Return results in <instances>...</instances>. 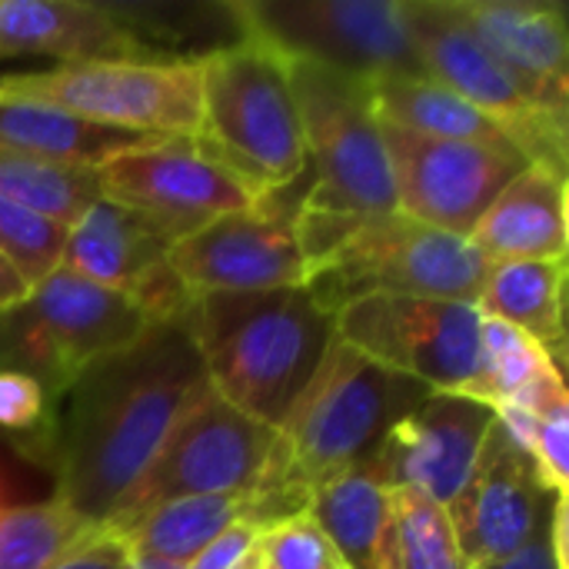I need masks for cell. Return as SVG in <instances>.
<instances>
[{
	"mask_svg": "<svg viewBox=\"0 0 569 569\" xmlns=\"http://www.w3.org/2000/svg\"><path fill=\"white\" fill-rule=\"evenodd\" d=\"M433 390L333 337L317 373L277 430L270 460L250 490L260 530L303 513L310 490L367 463L383 437Z\"/></svg>",
	"mask_w": 569,
	"mask_h": 569,
	"instance_id": "cell-2",
	"label": "cell"
},
{
	"mask_svg": "<svg viewBox=\"0 0 569 569\" xmlns=\"http://www.w3.org/2000/svg\"><path fill=\"white\" fill-rule=\"evenodd\" d=\"M403 27L423 73L497 120L527 163L567 177V127L547 117L467 30L453 0H400Z\"/></svg>",
	"mask_w": 569,
	"mask_h": 569,
	"instance_id": "cell-11",
	"label": "cell"
},
{
	"mask_svg": "<svg viewBox=\"0 0 569 569\" xmlns=\"http://www.w3.org/2000/svg\"><path fill=\"white\" fill-rule=\"evenodd\" d=\"M187 327L207 383L257 423L280 430L333 343V317L303 287L200 293Z\"/></svg>",
	"mask_w": 569,
	"mask_h": 569,
	"instance_id": "cell-3",
	"label": "cell"
},
{
	"mask_svg": "<svg viewBox=\"0 0 569 569\" xmlns=\"http://www.w3.org/2000/svg\"><path fill=\"white\" fill-rule=\"evenodd\" d=\"M157 140L167 137H147V133L93 123L87 117H77L70 110L40 100L0 97V147L23 150L53 163L97 170L110 157Z\"/></svg>",
	"mask_w": 569,
	"mask_h": 569,
	"instance_id": "cell-23",
	"label": "cell"
},
{
	"mask_svg": "<svg viewBox=\"0 0 569 569\" xmlns=\"http://www.w3.org/2000/svg\"><path fill=\"white\" fill-rule=\"evenodd\" d=\"M60 267L127 297L150 320H183L190 313L193 297L170 267V243L103 197L67 230Z\"/></svg>",
	"mask_w": 569,
	"mask_h": 569,
	"instance_id": "cell-17",
	"label": "cell"
},
{
	"mask_svg": "<svg viewBox=\"0 0 569 569\" xmlns=\"http://www.w3.org/2000/svg\"><path fill=\"white\" fill-rule=\"evenodd\" d=\"M257 540H260V527L240 523L223 537H217L207 550H200L183 569H243V563L257 553Z\"/></svg>",
	"mask_w": 569,
	"mask_h": 569,
	"instance_id": "cell-35",
	"label": "cell"
},
{
	"mask_svg": "<svg viewBox=\"0 0 569 569\" xmlns=\"http://www.w3.org/2000/svg\"><path fill=\"white\" fill-rule=\"evenodd\" d=\"M567 513H569L567 493H557V497H553V510H550V523H547V543H550V553H553V560H557V567L560 569H569Z\"/></svg>",
	"mask_w": 569,
	"mask_h": 569,
	"instance_id": "cell-37",
	"label": "cell"
},
{
	"mask_svg": "<svg viewBox=\"0 0 569 569\" xmlns=\"http://www.w3.org/2000/svg\"><path fill=\"white\" fill-rule=\"evenodd\" d=\"M473 303L430 297H367L333 313V333L363 357L440 393H470L480 353Z\"/></svg>",
	"mask_w": 569,
	"mask_h": 569,
	"instance_id": "cell-12",
	"label": "cell"
},
{
	"mask_svg": "<svg viewBox=\"0 0 569 569\" xmlns=\"http://www.w3.org/2000/svg\"><path fill=\"white\" fill-rule=\"evenodd\" d=\"M500 427L533 460L543 483L553 493H567L569 483V393L560 370L540 377L517 400L497 407Z\"/></svg>",
	"mask_w": 569,
	"mask_h": 569,
	"instance_id": "cell-27",
	"label": "cell"
},
{
	"mask_svg": "<svg viewBox=\"0 0 569 569\" xmlns=\"http://www.w3.org/2000/svg\"><path fill=\"white\" fill-rule=\"evenodd\" d=\"M0 197L70 230L100 200V183L87 167L0 147Z\"/></svg>",
	"mask_w": 569,
	"mask_h": 569,
	"instance_id": "cell-29",
	"label": "cell"
},
{
	"mask_svg": "<svg viewBox=\"0 0 569 569\" xmlns=\"http://www.w3.org/2000/svg\"><path fill=\"white\" fill-rule=\"evenodd\" d=\"M243 569H267V567H263V563L257 560V553H253V557H250V560L243 563Z\"/></svg>",
	"mask_w": 569,
	"mask_h": 569,
	"instance_id": "cell-41",
	"label": "cell"
},
{
	"mask_svg": "<svg viewBox=\"0 0 569 569\" xmlns=\"http://www.w3.org/2000/svg\"><path fill=\"white\" fill-rule=\"evenodd\" d=\"M373 117L387 127L420 133V137H437V140H457V143H477L490 150H507L520 153L510 133L490 120L483 110L467 103L460 93L450 87L430 80V77H383L367 83ZM523 157V153H520ZM527 160V157H523Z\"/></svg>",
	"mask_w": 569,
	"mask_h": 569,
	"instance_id": "cell-24",
	"label": "cell"
},
{
	"mask_svg": "<svg viewBox=\"0 0 569 569\" xmlns=\"http://www.w3.org/2000/svg\"><path fill=\"white\" fill-rule=\"evenodd\" d=\"M100 197L140 217L170 247L257 197L213 163L193 137H167L110 157L97 170Z\"/></svg>",
	"mask_w": 569,
	"mask_h": 569,
	"instance_id": "cell-13",
	"label": "cell"
},
{
	"mask_svg": "<svg viewBox=\"0 0 569 569\" xmlns=\"http://www.w3.org/2000/svg\"><path fill=\"white\" fill-rule=\"evenodd\" d=\"M490 569H560L553 553H550V543H547V533L533 543H527L523 550H517L513 557H507L503 563Z\"/></svg>",
	"mask_w": 569,
	"mask_h": 569,
	"instance_id": "cell-38",
	"label": "cell"
},
{
	"mask_svg": "<svg viewBox=\"0 0 569 569\" xmlns=\"http://www.w3.org/2000/svg\"><path fill=\"white\" fill-rule=\"evenodd\" d=\"M567 260H497L487 267L477 313L500 320L530 337L550 363L567 370V327H563Z\"/></svg>",
	"mask_w": 569,
	"mask_h": 569,
	"instance_id": "cell-22",
	"label": "cell"
},
{
	"mask_svg": "<svg viewBox=\"0 0 569 569\" xmlns=\"http://www.w3.org/2000/svg\"><path fill=\"white\" fill-rule=\"evenodd\" d=\"M63 247L67 227L0 197V257L20 273L27 287H37L60 267Z\"/></svg>",
	"mask_w": 569,
	"mask_h": 569,
	"instance_id": "cell-33",
	"label": "cell"
},
{
	"mask_svg": "<svg viewBox=\"0 0 569 569\" xmlns=\"http://www.w3.org/2000/svg\"><path fill=\"white\" fill-rule=\"evenodd\" d=\"M387 507L390 490L367 463L323 480L307 500V513L320 523L340 563L350 569H373Z\"/></svg>",
	"mask_w": 569,
	"mask_h": 569,
	"instance_id": "cell-25",
	"label": "cell"
},
{
	"mask_svg": "<svg viewBox=\"0 0 569 569\" xmlns=\"http://www.w3.org/2000/svg\"><path fill=\"white\" fill-rule=\"evenodd\" d=\"M277 430L257 423L203 383L183 407L140 480L120 497L103 530L123 537L167 500L250 493L270 460Z\"/></svg>",
	"mask_w": 569,
	"mask_h": 569,
	"instance_id": "cell-8",
	"label": "cell"
},
{
	"mask_svg": "<svg viewBox=\"0 0 569 569\" xmlns=\"http://www.w3.org/2000/svg\"><path fill=\"white\" fill-rule=\"evenodd\" d=\"M150 323L127 297L57 267L0 310V370L37 380L60 403L93 363L130 347Z\"/></svg>",
	"mask_w": 569,
	"mask_h": 569,
	"instance_id": "cell-7",
	"label": "cell"
},
{
	"mask_svg": "<svg viewBox=\"0 0 569 569\" xmlns=\"http://www.w3.org/2000/svg\"><path fill=\"white\" fill-rule=\"evenodd\" d=\"M373 569H470L447 507L417 490H390Z\"/></svg>",
	"mask_w": 569,
	"mask_h": 569,
	"instance_id": "cell-28",
	"label": "cell"
},
{
	"mask_svg": "<svg viewBox=\"0 0 569 569\" xmlns=\"http://www.w3.org/2000/svg\"><path fill=\"white\" fill-rule=\"evenodd\" d=\"M203 57L90 60L0 77V97L40 100L93 123L147 133L197 137Z\"/></svg>",
	"mask_w": 569,
	"mask_h": 569,
	"instance_id": "cell-9",
	"label": "cell"
},
{
	"mask_svg": "<svg viewBox=\"0 0 569 569\" xmlns=\"http://www.w3.org/2000/svg\"><path fill=\"white\" fill-rule=\"evenodd\" d=\"M103 527L57 500L0 503V569H47L90 543Z\"/></svg>",
	"mask_w": 569,
	"mask_h": 569,
	"instance_id": "cell-30",
	"label": "cell"
},
{
	"mask_svg": "<svg viewBox=\"0 0 569 569\" xmlns=\"http://www.w3.org/2000/svg\"><path fill=\"white\" fill-rule=\"evenodd\" d=\"M203 383L187 317L153 320L130 347L93 363L60 400L47 467L53 500L103 527Z\"/></svg>",
	"mask_w": 569,
	"mask_h": 569,
	"instance_id": "cell-1",
	"label": "cell"
},
{
	"mask_svg": "<svg viewBox=\"0 0 569 569\" xmlns=\"http://www.w3.org/2000/svg\"><path fill=\"white\" fill-rule=\"evenodd\" d=\"M287 67L313 173L300 213L340 220L397 213L390 160L367 80L310 60H287Z\"/></svg>",
	"mask_w": 569,
	"mask_h": 569,
	"instance_id": "cell-6",
	"label": "cell"
},
{
	"mask_svg": "<svg viewBox=\"0 0 569 569\" xmlns=\"http://www.w3.org/2000/svg\"><path fill=\"white\" fill-rule=\"evenodd\" d=\"M553 490L533 460L500 427H490L463 490L447 507L453 537L470 569H490L540 540L550 523Z\"/></svg>",
	"mask_w": 569,
	"mask_h": 569,
	"instance_id": "cell-16",
	"label": "cell"
},
{
	"mask_svg": "<svg viewBox=\"0 0 569 569\" xmlns=\"http://www.w3.org/2000/svg\"><path fill=\"white\" fill-rule=\"evenodd\" d=\"M193 143L257 200L300 180L310 163L287 57L250 37L203 53Z\"/></svg>",
	"mask_w": 569,
	"mask_h": 569,
	"instance_id": "cell-5",
	"label": "cell"
},
{
	"mask_svg": "<svg viewBox=\"0 0 569 569\" xmlns=\"http://www.w3.org/2000/svg\"><path fill=\"white\" fill-rule=\"evenodd\" d=\"M240 523H253L250 493L183 497V500H167L150 513H143L137 527L123 533V543L130 550H143L187 567L200 550H207L217 537H223Z\"/></svg>",
	"mask_w": 569,
	"mask_h": 569,
	"instance_id": "cell-26",
	"label": "cell"
},
{
	"mask_svg": "<svg viewBox=\"0 0 569 569\" xmlns=\"http://www.w3.org/2000/svg\"><path fill=\"white\" fill-rule=\"evenodd\" d=\"M493 423V407L467 393L433 390L383 437L367 467L387 490H417L433 503L450 507L463 490Z\"/></svg>",
	"mask_w": 569,
	"mask_h": 569,
	"instance_id": "cell-18",
	"label": "cell"
},
{
	"mask_svg": "<svg viewBox=\"0 0 569 569\" xmlns=\"http://www.w3.org/2000/svg\"><path fill=\"white\" fill-rule=\"evenodd\" d=\"M297 237L307 257L303 290L330 317L367 297L477 303L490 267L467 237L417 223L400 210L367 220L297 213Z\"/></svg>",
	"mask_w": 569,
	"mask_h": 569,
	"instance_id": "cell-4",
	"label": "cell"
},
{
	"mask_svg": "<svg viewBox=\"0 0 569 569\" xmlns=\"http://www.w3.org/2000/svg\"><path fill=\"white\" fill-rule=\"evenodd\" d=\"M453 10L517 87L567 127L569 27L563 7L547 0H453Z\"/></svg>",
	"mask_w": 569,
	"mask_h": 569,
	"instance_id": "cell-19",
	"label": "cell"
},
{
	"mask_svg": "<svg viewBox=\"0 0 569 569\" xmlns=\"http://www.w3.org/2000/svg\"><path fill=\"white\" fill-rule=\"evenodd\" d=\"M127 563V543L123 537L100 530L90 543H83L80 550L67 553L63 560H57L47 569H123Z\"/></svg>",
	"mask_w": 569,
	"mask_h": 569,
	"instance_id": "cell-36",
	"label": "cell"
},
{
	"mask_svg": "<svg viewBox=\"0 0 569 569\" xmlns=\"http://www.w3.org/2000/svg\"><path fill=\"white\" fill-rule=\"evenodd\" d=\"M27 290H30V287L20 280V273L0 257V310L10 307V303H17L20 297H27Z\"/></svg>",
	"mask_w": 569,
	"mask_h": 569,
	"instance_id": "cell-39",
	"label": "cell"
},
{
	"mask_svg": "<svg viewBox=\"0 0 569 569\" xmlns=\"http://www.w3.org/2000/svg\"><path fill=\"white\" fill-rule=\"evenodd\" d=\"M60 403L30 377L0 370V433L40 467H50Z\"/></svg>",
	"mask_w": 569,
	"mask_h": 569,
	"instance_id": "cell-32",
	"label": "cell"
},
{
	"mask_svg": "<svg viewBox=\"0 0 569 569\" xmlns=\"http://www.w3.org/2000/svg\"><path fill=\"white\" fill-rule=\"evenodd\" d=\"M170 267L190 297L303 287L307 257L297 237V213L273 200L223 213L173 243Z\"/></svg>",
	"mask_w": 569,
	"mask_h": 569,
	"instance_id": "cell-15",
	"label": "cell"
},
{
	"mask_svg": "<svg viewBox=\"0 0 569 569\" xmlns=\"http://www.w3.org/2000/svg\"><path fill=\"white\" fill-rule=\"evenodd\" d=\"M123 569H183V563H173V560H163V557H153V553H143V550H130L127 547V563Z\"/></svg>",
	"mask_w": 569,
	"mask_h": 569,
	"instance_id": "cell-40",
	"label": "cell"
},
{
	"mask_svg": "<svg viewBox=\"0 0 569 569\" xmlns=\"http://www.w3.org/2000/svg\"><path fill=\"white\" fill-rule=\"evenodd\" d=\"M333 569H350V567H347V563H337V567H333Z\"/></svg>",
	"mask_w": 569,
	"mask_h": 569,
	"instance_id": "cell-42",
	"label": "cell"
},
{
	"mask_svg": "<svg viewBox=\"0 0 569 569\" xmlns=\"http://www.w3.org/2000/svg\"><path fill=\"white\" fill-rule=\"evenodd\" d=\"M257 560L267 569H333L340 563L333 543L307 510L260 530Z\"/></svg>",
	"mask_w": 569,
	"mask_h": 569,
	"instance_id": "cell-34",
	"label": "cell"
},
{
	"mask_svg": "<svg viewBox=\"0 0 569 569\" xmlns=\"http://www.w3.org/2000/svg\"><path fill=\"white\" fill-rule=\"evenodd\" d=\"M237 33L287 60H310L357 80L427 77L403 27L400 0H237Z\"/></svg>",
	"mask_w": 569,
	"mask_h": 569,
	"instance_id": "cell-10",
	"label": "cell"
},
{
	"mask_svg": "<svg viewBox=\"0 0 569 569\" xmlns=\"http://www.w3.org/2000/svg\"><path fill=\"white\" fill-rule=\"evenodd\" d=\"M380 140L390 160L397 210L467 240L497 193L527 167L520 153L420 137L387 123H380Z\"/></svg>",
	"mask_w": 569,
	"mask_h": 569,
	"instance_id": "cell-14",
	"label": "cell"
},
{
	"mask_svg": "<svg viewBox=\"0 0 569 569\" xmlns=\"http://www.w3.org/2000/svg\"><path fill=\"white\" fill-rule=\"evenodd\" d=\"M557 370L550 357L520 330L483 317L480 320V353H477V377L467 397L487 403V407H503L517 400L523 390H530L540 377Z\"/></svg>",
	"mask_w": 569,
	"mask_h": 569,
	"instance_id": "cell-31",
	"label": "cell"
},
{
	"mask_svg": "<svg viewBox=\"0 0 569 569\" xmlns=\"http://www.w3.org/2000/svg\"><path fill=\"white\" fill-rule=\"evenodd\" d=\"M43 57L53 67L90 60H163L150 53L107 3L0 0V63Z\"/></svg>",
	"mask_w": 569,
	"mask_h": 569,
	"instance_id": "cell-20",
	"label": "cell"
},
{
	"mask_svg": "<svg viewBox=\"0 0 569 569\" xmlns=\"http://www.w3.org/2000/svg\"><path fill=\"white\" fill-rule=\"evenodd\" d=\"M470 243L487 263L497 260H567V177L527 163L487 207Z\"/></svg>",
	"mask_w": 569,
	"mask_h": 569,
	"instance_id": "cell-21",
	"label": "cell"
}]
</instances>
